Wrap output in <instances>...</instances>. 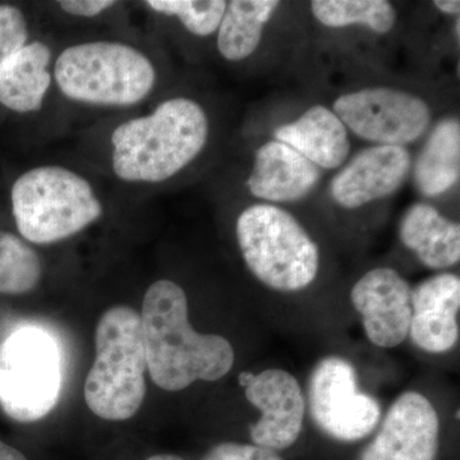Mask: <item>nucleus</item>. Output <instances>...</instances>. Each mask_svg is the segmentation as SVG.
Instances as JSON below:
<instances>
[{"instance_id": "dca6fc26", "label": "nucleus", "mask_w": 460, "mask_h": 460, "mask_svg": "<svg viewBox=\"0 0 460 460\" xmlns=\"http://www.w3.org/2000/svg\"><path fill=\"white\" fill-rule=\"evenodd\" d=\"M274 136L320 169L339 168L350 153L343 122L321 105L308 109L295 122L278 127Z\"/></svg>"}, {"instance_id": "393cba45", "label": "nucleus", "mask_w": 460, "mask_h": 460, "mask_svg": "<svg viewBox=\"0 0 460 460\" xmlns=\"http://www.w3.org/2000/svg\"><path fill=\"white\" fill-rule=\"evenodd\" d=\"M204 460H283L278 452L253 444L222 443L214 447Z\"/></svg>"}, {"instance_id": "6e6552de", "label": "nucleus", "mask_w": 460, "mask_h": 460, "mask_svg": "<svg viewBox=\"0 0 460 460\" xmlns=\"http://www.w3.org/2000/svg\"><path fill=\"white\" fill-rule=\"evenodd\" d=\"M332 111L362 140L402 146L419 140L431 123L428 102L405 91L368 87L335 100Z\"/></svg>"}, {"instance_id": "a878e982", "label": "nucleus", "mask_w": 460, "mask_h": 460, "mask_svg": "<svg viewBox=\"0 0 460 460\" xmlns=\"http://www.w3.org/2000/svg\"><path fill=\"white\" fill-rule=\"evenodd\" d=\"M58 4L71 16L95 17L117 3L114 0H62Z\"/></svg>"}, {"instance_id": "4468645a", "label": "nucleus", "mask_w": 460, "mask_h": 460, "mask_svg": "<svg viewBox=\"0 0 460 460\" xmlns=\"http://www.w3.org/2000/svg\"><path fill=\"white\" fill-rule=\"evenodd\" d=\"M460 279L441 272L411 289V341L429 353H445L458 343Z\"/></svg>"}, {"instance_id": "1a4fd4ad", "label": "nucleus", "mask_w": 460, "mask_h": 460, "mask_svg": "<svg viewBox=\"0 0 460 460\" xmlns=\"http://www.w3.org/2000/svg\"><path fill=\"white\" fill-rule=\"evenodd\" d=\"M311 416L325 434L337 440L358 441L374 431L381 407L358 389L356 370L341 357L317 363L308 386Z\"/></svg>"}, {"instance_id": "20e7f679", "label": "nucleus", "mask_w": 460, "mask_h": 460, "mask_svg": "<svg viewBox=\"0 0 460 460\" xmlns=\"http://www.w3.org/2000/svg\"><path fill=\"white\" fill-rule=\"evenodd\" d=\"M63 95L98 107H131L155 86L151 60L132 45L91 41L72 45L59 54L54 68Z\"/></svg>"}, {"instance_id": "2eb2a0df", "label": "nucleus", "mask_w": 460, "mask_h": 460, "mask_svg": "<svg viewBox=\"0 0 460 460\" xmlns=\"http://www.w3.org/2000/svg\"><path fill=\"white\" fill-rule=\"evenodd\" d=\"M321 178L320 168L283 142H266L256 151L247 186L257 199L293 202L313 192Z\"/></svg>"}, {"instance_id": "a211bd4d", "label": "nucleus", "mask_w": 460, "mask_h": 460, "mask_svg": "<svg viewBox=\"0 0 460 460\" xmlns=\"http://www.w3.org/2000/svg\"><path fill=\"white\" fill-rule=\"evenodd\" d=\"M51 51L44 42L27 44L0 63V104L17 113L40 111L50 89Z\"/></svg>"}, {"instance_id": "bb28decb", "label": "nucleus", "mask_w": 460, "mask_h": 460, "mask_svg": "<svg viewBox=\"0 0 460 460\" xmlns=\"http://www.w3.org/2000/svg\"><path fill=\"white\" fill-rule=\"evenodd\" d=\"M434 5L438 11L447 14H459L460 2L458 0H436Z\"/></svg>"}, {"instance_id": "5701e85b", "label": "nucleus", "mask_w": 460, "mask_h": 460, "mask_svg": "<svg viewBox=\"0 0 460 460\" xmlns=\"http://www.w3.org/2000/svg\"><path fill=\"white\" fill-rule=\"evenodd\" d=\"M228 2L224 0H147L157 13L177 17L181 25L196 36L213 35L219 29Z\"/></svg>"}, {"instance_id": "b1692460", "label": "nucleus", "mask_w": 460, "mask_h": 460, "mask_svg": "<svg viewBox=\"0 0 460 460\" xmlns=\"http://www.w3.org/2000/svg\"><path fill=\"white\" fill-rule=\"evenodd\" d=\"M25 16L13 5H0V63L27 45Z\"/></svg>"}, {"instance_id": "cd10ccee", "label": "nucleus", "mask_w": 460, "mask_h": 460, "mask_svg": "<svg viewBox=\"0 0 460 460\" xmlns=\"http://www.w3.org/2000/svg\"><path fill=\"white\" fill-rule=\"evenodd\" d=\"M0 460H27L22 453L0 441Z\"/></svg>"}, {"instance_id": "c85d7f7f", "label": "nucleus", "mask_w": 460, "mask_h": 460, "mask_svg": "<svg viewBox=\"0 0 460 460\" xmlns=\"http://www.w3.org/2000/svg\"><path fill=\"white\" fill-rule=\"evenodd\" d=\"M146 460H184L181 456H172V454H162V456H154Z\"/></svg>"}, {"instance_id": "9b49d317", "label": "nucleus", "mask_w": 460, "mask_h": 460, "mask_svg": "<svg viewBox=\"0 0 460 460\" xmlns=\"http://www.w3.org/2000/svg\"><path fill=\"white\" fill-rule=\"evenodd\" d=\"M438 426V413L426 396L404 393L387 411L361 460H436Z\"/></svg>"}, {"instance_id": "f3484780", "label": "nucleus", "mask_w": 460, "mask_h": 460, "mask_svg": "<svg viewBox=\"0 0 460 460\" xmlns=\"http://www.w3.org/2000/svg\"><path fill=\"white\" fill-rule=\"evenodd\" d=\"M399 235L402 244L434 270L452 268L460 260V226L423 202L411 205L402 215Z\"/></svg>"}, {"instance_id": "0eeeda50", "label": "nucleus", "mask_w": 460, "mask_h": 460, "mask_svg": "<svg viewBox=\"0 0 460 460\" xmlns=\"http://www.w3.org/2000/svg\"><path fill=\"white\" fill-rule=\"evenodd\" d=\"M62 387L60 353L48 332L23 326L0 343V407L18 422L44 419Z\"/></svg>"}, {"instance_id": "ddd939ff", "label": "nucleus", "mask_w": 460, "mask_h": 460, "mask_svg": "<svg viewBox=\"0 0 460 460\" xmlns=\"http://www.w3.org/2000/svg\"><path fill=\"white\" fill-rule=\"evenodd\" d=\"M411 166L407 148L380 145L365 148L332 178L330 195L345 208H361L401 189Z\"/></svg>"}, {"instance_id": "412c9836", "label": "nucleus", "mask_w": 460, "mask_h": 460, "mask_svg": "<svg viewBox=\"0 0 460 460\" xmlns=\"http://www.w3.org/2000/svg\"><path fill=\"white\" fill-rule=\"evenodd\" d=\"M314 16L328 27L361 25L377 33H387L396 22V12L386 0H314Z\"/></svg>"}, {"instance_id": "423d86ee", "label": "nucleus", "mask_w": 460, "mask_h": 460, "mask_svg": "<svg viewBox=\"0 0 460 460\" xmlns=\"http://www.w3.org/2000/svg\"><path fill=\"white\" fill-rule=\"evenodd\" d=\"M237 238L247 268L265 286L296 292L316 279L319 248L298 220L283 208L250 206L239 215Z\"/></svg>"}, {"instance_id": "f03ea898", "label": "nucleus", "mask_w": 460, "mask_h": 460, "mask_svg": "<svg viewBox=\"0 0 460 460\" xmlns=\"http://www.w3.org/2000/svg\"><path fill=\"white\" fill-rule=\"evenodd\" d=\"M208 115L198 102L172 98L144 117L127 120L111 135V166L132 183H160L174 177L204 150Z\"/></svg>"}, {"instance_id": "39448f33", "label": "nucleus", "mask_w": 460, "mask_h": 460, "mask_svg": "<svg viewBox=\"0 0 460 460\" xmlns=\"http://www.w3.org/2000/svg\"><path fill=\"white\" fill-rule=\"evenodd\" d=\"M11 201L18 232L35 244L72 237L104 211L86 178L58 165L23 172L12 187Z\"/></svg>"}, {"instance_id": "9d476101", "label": "nucleus", "mask_w": 460, "mask_h": 460, "mask_svg": "<svg viewBox=\"0 0 460 460\" xmlns=\"http://www.w3.org/2000/svg\"><path fill=\"white\" fill-rule=\"evenodd\" d=\"M239 384L246 387V398L261 411L251 428L257 447L284 450L292 447L304 428L305 404L298 381L284 370H266L259 375L243 372Z\"/></svg>"}, {"instance_id": "aec40b11", "label": "nucleus", "mask_w": 460, "mask_h": 460, "mask_svg": "<svg viewBox=\"0 0 460 460\" xmlns=\"http://www.w3.org/2000/svg\"><path fill=\"white\" fill-rule=\"evenodd\" d=\"M278 0H233L226 4L217 29V49L226 60L239 62L252 56L263 29L279 7Z\"/></svg>"}, {"instance_id": "4be33fe9", "label": "nucleus", "mask_w": 460, "mask_h": 460, "mask_svg": "<svg viewBox=\"0 0 460 460\" xmlns=\"http://www.w3.org/2000/svg\"><path fill=\"white\" fill-rule=\"evenodd\" d=\"M41 262L29 244L9 233L0 234V293L22 295L38 286Z\"/></svg>"}, {"instance_id": "6ab92c4d", "label": "nucleus", "mask_w": 460, "mask_h": 460, "mask_svg": "<svg viewBox=\"0 0 460 460\" xmlns=\"http://www.w3.org/2000/svg\"><path fill=\"white\" fill-rule=\"evenodd\" d=\"M459 177V119L445 118L436 124L417 157L414 181L423 196L436 198L452 190Z\"/></svg>"}, {"instance_id": "7ed1b4c3", "label": "nucleus", "mask_w": 460, "mask_h": 460, "mask_svg": "<svg viewBox=\"0 0 460 460\" xmlns=\"http://www.w3.org/2000/svg\"><path fill=\"white\" fill-rule=\"evenodd\" d=\"M95 341L96 358L84 383V401L100 419H131L146 393L140 314L126 305L111 308L99 321Z\"/></svg>"}, {"instance_id": "f8f14e48", "label": "nucleus", "mask_w": 460, "mask_h": 460, "mask_svg": "<svg viewBox=\"0 0 460 460\" xmlns=\"http://www.w3.org/2000/svg\"><path fill=\"white\" fill-rule=\"evenodd\" d=\"M354 308L372 344L398 347L410 332L411 288L398 271L377 268L366 272L350 292Z\"/></svg>"}, {"instance_id": "f257e3e1", "label": "nucleus", "mask_w": 460, "mask_h": 460, "mask_svg": "<svg viewBox=\"0 0 460 460\" xmlns=\"http://www.w3.org/2000/svg\"><path fill=\"white\" fill-rule=\"evenodd\" d=\"M140 317L147 370L162 389L180 392L195 381L220 380L232 370V344L220 335L193 330L186 293L174 281L151 284Z\"/></svg>"}]
</instances>
